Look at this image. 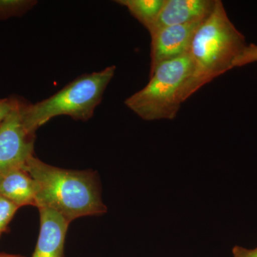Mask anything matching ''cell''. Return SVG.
<instances>
[{"instance_id":"1","label":"cell","mask_w":257,"mask_h":257,"mask_svg":"<svg viewBox=\"0 0 257 257\" xmlns=\"http://www.w3.org/2000/svg\"><path fill=\"white\" fill-rule=\"evenodd\" d=\"M247 46L245 37L231 23L220 0L203 20L193 37L189 55L192 71L180 92L182 103L203 86L233 69Z\"/></svg>"},{"instance_id":"2","label":"cell","mask_w":257,"mask_h":257,"mask_svg":"<svg viewBox=\"0 0 257 257\" xmlns=\"http://www.w3.org/2000/svg\"><path fill=\"white\" fill-rule=\"evenodd\" d=\"M24 169L36 184L37 208H50L69 222L82 216L106 212L94 172L59 168L34 155L27 161Z\"/></svg>"},{"instance_id":"3","label":"cell","mask_w":257,"mask_h":257,"mask_svg":"<svg viewBox=\"0 0 257 257\" xmlns=\"http://www.w3.org/2000/svg\"><path fill=\"white\" fill-rule=\"evenodd\" d=\"M115 71L116 66L111 65L99 72L82 74L47 99L35 104H23L25 128L35 135L37 128L61 115L83 121L90 119Z\"/></svg>"},{"instance_id":"4","label":"cell","mask_w":257,"mask_h":257,"mask_svg":"<svg viewBox=\"0 0 257 257\" xmlns=\"http://www.w3.org/2000/svg\"><path fill=\"white\" fill-rule=\"evenodd\" d=\"M192 71L189 53L162 62L150 73L146 86L125 99L126 107L146 121L175 119L180 92Z\"/></svg>"},{"instance_id":"5","label":"cell","mask_w":257,"mask_h":257,"mask_svg":"<svg viewBox=\"0 0 257 257\" xmlns=\"http://www.w3.org/2000/svg\"><path fill=\"white\" fill-rule=\"evenodd\" d=\"M23 106L15 99L14 107L0 124V171L23 168L34 155L35 135L24 126Z\"/></svg>"},{"instance_id":"6","label":"cell","mask_w":257,"mask_h":257,"mask_svg":"<svg viewBox=\"0 0 257 257\" xmlns=\"http://www.w3.org/2000/svg\"><path fill=\"white\" fill-rule=\"evenodd\" d=\"M202 21L166 27L150 35V73L162 62L188 54L193 37Z\"/></svg>"},{"instance_id":"7","label":"cell","mask_w":257,"mask_h":257,"mask_svg":"<svg viewBox=\"0 0 257 257\" xmlns=\"http://www.w3.org/2000/svg\"><path fill=\"white\" fill-rule=\"evenodd\" d=\"M215 0H165L156 21L149 33L173 25L202 21L214 8Z\"/></svg>"},{"instance_id":"8","label":"cell","mask_w":257,"mask_h":257,"mask_svg":"<svg viewBox=\"0 0 257 257\" xmlns=\"http://www.w3.org/2000/svg\"><path fill=\"white\" fill-rule=\"evenodd\" d=\"M38 209L40 231L32 257H64V241L70 222L50 208Z\"/></svg>"},{"instance_id":"9","label":"cell","mask_w":257,"mask_h":257,"mask_svg":"<svg viewBox=\"0 0 257 257\" xmlns=\"http://www.w3.org/2000/svg\"><path fill=\"white\" fill-rule=\"evenodd\" d=\"M0 196L19 208L36 207V184L24 167L0 171Z\"/></svg>"},{"instance_id":"10","label":"cell","mask_w":257,"mask_h":257,"mask_svg":"<svg viewBox=\"0 0 257 257\" xmlns=\"http://www.w3.org/2000/svg\"><path fill=\"white\" fill-rule=\"evenodd\" d=\"M115 3L126 8L149 32L158 18L165 0H118Z\"/></svg>"},{"instance_id":"11","label":"cell","mask_w":257,"mask_h":257,"mask_svg":"<svg viewBox=\"0 0 257 257\" xmlns=\"http://www.w3.org/2000/svg\"><path fill=\"white\" fill-rule=\"evenodd\" d=\"M37 4L33 0H0V18L23 15Z\"/></svg>"},{"instance_id":"12","label":"cell","mask_w":257,"mask_h":257,"mask_svg":"<svg viewBox=\"0 0 257 257\" xmlns=\"http://www.w3.org/2000/svg\"><path fill=\"white\" fill-rule=\"evenodd\" d=\"M19 207L4 197H0V237L8 229Z\"/></svg>"},{"instance_id":"13","label":"cell","mask_w":257,"mask_h":257,"mask_svg":"<svg viewBox=\"0 0 257 257\" xmlns=\"http://www.w3.org/2000/svg\"><path fill=\"white\" fill-rule=\"evenodd\" d=\"M257 62V45L251 44L245 47L243 52L234 60L233 68L243 67L246 64Z\"/></svg>"},{"instance_id":"14","label":"cell","mask_w":257,"mask_h":257,"mask_svg":"<svg viewBox=\"0 0 257 257\" xmlns=\"http://www.w3.org/2000/svg\"><path fill=\"white\" fill-rule=\"evenodd\" d=\"M15 99H0V124L14 107Z\"/></svg>"},{"instance_id":"15","label":"cell","mask_w":257,"mask_h":257,"mask_svg":"<svg viewBox=\"0 0 257 257\" xmlns=\"http://www.w3.org/2000/svg\"><path fill=\"white\" fill-rule=\"evenodd\" d=\"M233 254L234 257H257V248L247 249L241 246H235L233 248Z\"/></svg>"},{"instance_id":"16","label":"cell","mask_w":257,"mask_h":257,"mask_svg":"<svg viewBox=\"0 0 257 257\" xmlns=\"http://www.w3.org/2000/svg\"><path fill=\"white\" fill-rule=\"evenodd\" d=\"M0 257H24L19 255L7 254V253H0Z\"/></svg>"},{"instance_id":"17","label":"cell","mask_w":257,"mask_h":257,"mask_svg":"<svg viewBox=\"0 0 257 257\" xmlns=\"http://www.w3.org/2000/svg\"><path fill=\"white\" fill-rule=\"evenodd\" d=\"M0 197H1V196H0Z\"/></svg>"}]
</instances>
